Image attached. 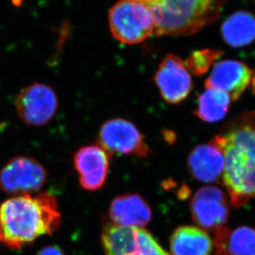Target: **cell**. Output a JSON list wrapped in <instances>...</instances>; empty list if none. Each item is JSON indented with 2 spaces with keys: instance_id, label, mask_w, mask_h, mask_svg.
<instances>
[{
  "instance_id": "cell-14",
  "label": "cell",
  "mask_w": 255,
  "mask_h": 255,
  "mask_svg": "<svg viewBox=\"0 0 255 255\" xmlns=\"http://www.w3.org/2000/svg\"><path fill=\"white\" fill-rule=\"evenodd\" d=\"M216 255H255V230L241 226L234 230L222 226L215 231Z\"/></svg>"
},
{
  "instance_id": "cell-18",
  "label": "cell",
  "mask_w": 255,
  "mask_h": 255,
  "mask_svg": "<svg viewBox=\"0 0 255 255\" xmlns=\"http://www.w3.org/2000/svg\"><path fill=\"white\" fill-rule=\"evenodd\" d=\"M231 97L217 89L206 88L199 96L198 103L194 114L201 121L216 123L226 116L231 107Z\"/></svg>"
},
{
  "instance_id": "cell-15",
  "label": "cell",
  "mask_w": 255,
  "mask_h": 255,
  "mask_svg": "<svg viewBox=\"0 0 255 255\" xmlns=\"http://www.w3.org/2000/svg\"><path fill=\"white\" fill-rule=\"evenodd\" d=\"M213 247L208 234L195 226H180L170 239L172 255H210Z\"/></svg>"
},
{
  "instance_id": "cell-19",
  "label": "cell",
  "mask_w": 255,
  "mask_h": 255,
  "mask_svg": "<svg viewBox=\"0 0 255 255\" xmlns=\"http://www.w3.org/2000/svg\"><path fill=\"white\" fill-rule=\"evenodd\" d=\"M222 55V52L215 49H202L192 52L186 62L185 66L195 76H201L206 73L214 62Z\"/></svg>"
},
{
  "instance_id": "cell-7",
  "label": "cell",
  "mask_w": 255,
  "mask_h": 255,
  "mask_svg": "<svg viewBox=\"0 0 255 255\" xmlns=\"http://www.w3.org/2000/svg\"><path fill=\"white\" fill-rule=\"evenodd\" d=\"M15 107L20 119L27 125L42 126L54 117L58 99L52 87L35 82L18 94Z\"/></svg>"
},
{
  "instance_id": "cell-12",
  "label": "cell",
  "mask_w": 255,
  "mask_h": 255,
  "mask_svg": "<svg viewBox=\"0 0 255 255\" xmlns=\"http://www.w3.org/2000/svg\"><path fill=\"white\" fill-rule=\"evenodd\" d=\"M152 210L147 201L137 194L116 196L109 208L111 222L117 226L142 228L152 220Z\"/></svg>"
},
{
  "instance_id": "cell-16",
  "label": "cell",
  "mask_w": 255,
  "mask_h": 255,
  "mask_svg": "<svg viewBox=\"0 0 255 255\" xmlns=\"http://www.w3.org/2000/svg\"><path fill=\"white\" fill-rule=\"evenodd\" d=\"M221 36L231 47L248 46L255 40V16L247 11H237L230 15L221 25Z\"/></svg>"
},
{
  "instance_id": "cell-4",
  "label": "cell",
  "mask_w": 255,
  "mask_h": 255,
  "mask_svg": "<svg viewBox=\"0 0 255 255\" xmlns=\"http://www.w3.org/2000/svg\"><path fill=\"white\" fill-rule=\"evenodd\" d=\"M109 25L116 39L125 44L141 43L154 34V21L148 7L137 0H120L109 13Z\"/></svg>"
},
{
  "instance_id": "cell-5",
  "label": "cell",
  "mask_w": 255,
  "mask_h": 255,
  "mask_svg": "<svg viewBox=\"0 0 255 255\" xmlns=\"http://www.w3.org/2000/svg\"><path fill=\"white\" fill-rule=\"evenodd\" d=\"M99 145L110 154L147 157L150 148L144 136L130 121L116 118L106 121L99 132Z\"/></svg>"
},
{
  "instance_id": "cell-3",
  "label": "cell",
  "mask_w": 255,
  "mask_h": 255,
  "mask_svg": "<svg viewBox=\"0 0 255 255\" xmlns=\"http://www.w3.org/2000/svg\"><path fill=\"white\" fill-rule=\"evenodd\" d=\"M152 13L156 36H189L221 15L226 0H137Z\"/></svg>"
},
{
  "instance_id": "cell-13",
  "label": "cell",
  "mask_w": 255,
  "mask_h": 255,
  "mask_svg": "<svg viewBox=\"0 0 255 255\" xmlns=\"http://www.w3.org/2000/svg\"><path fill=\"white\" fill-rule=\"evenodd\" d=\"M187 169L197 181L206 183L218 182L225 169L223 153L210 142L197 145L188 156Z\"/></svg>"
},
{
  "instance_id": "cell-1",
  "label": "cell",
  "mask_w": 255,
  "mask_h": 255,
  "mask_svg": "<svg viewBox=\"0 0 255 255\" xmlns=\"http://www.w3.org/2000/svg\"><path fill=\"white\" fill-rule=\"evenodd\" d=\"M210 142L223 153L222 182L231 206L241 208L255 197V111L236 117Z\"/></svg>"
},
{
  "instance_id": "cell-21",
  "label": "cell",
  "mask_w": 255,
  "mask_h": 255,
  "mask_svg": "<svg viewBox=\"0 0 255 255\" xmlns=\"http://www.w3.org/2000/svg\"><path fill=\"white\" fill-rule=\"evenodd\" d=\"M251 84H252V89H253L254 94H255V73L252 76L251 78Z\"/></svg>"
},
{
  "instance_id": "cell-10",
  "label": "cell",
  "mask_w": 255,
  "mask_h": 255,
  "mask_svg": "<svg viewBox=\"0 0 255 255\" xmlns=\"http://www.w3.org/2000/svg\"><path fill=\"white\" fill-rule=\"evenodd\" d=\"M74 167L81 187L87 191L100 190L108 177L111 154L100 145L85 146L74 155Z\"/></svg>"
},
{
  "instance_id": "cell-9",
  "label": "cell",
  "mask_w": 255,
  "mask_h": 255,
  "mask_svg": "<svg viewBox=\"0 0 255 255\" xmlns=\"http://www.w3.org/2000/svg\"><path fill=\"white\" fill-rule=\"evenodd\" d=\"M154 82L163 100L172 105L185 101L192 89L189 71L182 59L173 54L162 60L155 72Z\"/></svg>"
},
{
  "instance_id": "cell-17",
  "label": "cell",
  "mask_w": 255,
  "mask_h": 255,
  "mask_svg": "<svg viewBox=\"0 0 255 255\" xmlns=\"http://www.w3.org/2000/svg\"><path fill=\"white\" fill-rule=\"evenodd\" d=\"M101 242L106 255H132L137 246L136 228L107 222L104 226Z\"/></svg>"
},
{
  "instance_id": "cell-8",
  "label": "cell",
  "mask_w": 255,
  "mask_h": 255,
  "mask_svg": "<svg viewBox=\"0 0 255 255\" xmlns=\"http://www.w3.org/2000/svg\"><path fill=\"white\" fill-rule=\"evenodd\" d=\"M190 211L192 220L197 226L205 230L216 231L225 226L228 221V196L219 187H202L191 199Z\"/></svg>"
},
{
  "instance_id": "cell-6",
  "label": "cell",
  "mask_w": 255,
  "mask_h": 255,
  "mask_svg": "<svg viewBox=\"0 0 255 255\" xmlns=\"http://www.w3.org/2000/svg\"><path fill=\"white\" fill-rule=\"evenodd\" d=\"M47 180V171L36 158L26 156L12 157L0 171V189L19 196L39 191Z\"/></svg>"
},
{
  "instance_id": "cell-20",
  "label": "cell",
  "mask_w": 255,
  "mask_h": 255,
  "mask_svg": "<svg viewBox=\"0 0 255 255\" xmlns=\"http://www.w3.org/2000/svg\"><path fill=\"white\" fill-rule=\"evenodd\" d=\"M37 255H65V254L59 247L52 246L42 249Z\"/></svg>"
},
{
  "instance_id": "cell-11",
  "label": "cell",
  "mask_w": 255,
  "mask_h": 255,
  "mask_svg": "<svg viewBox=\"0 0 255 255\" xmlns=\"http://www.w3.org/2000/svg\"><path fill=\"white\" fill-rule=\"evenodd\" d=\"M252 76L253 71L244 62L224 60L212 66L205 86L224 91L232 101H237L251 83Z\"/></svg>"
},
{
  "instance_id": "cell-2",
  "label": "cell",
  "mask_w": 255,
  "mask_h": 255,
  "mask_svg": "<svg viewBox=\"0 0 255 255\" xmlns=\"http://www.w3.org/2000/svg\"><path fill=\"white\" fill-rule=\"evenodd\" d=\"M60 225L57 199L47 191L13 196L0 205V244L8 248L19 250L41 236L52 235Z\"/></svg>"
}]
</instances>
